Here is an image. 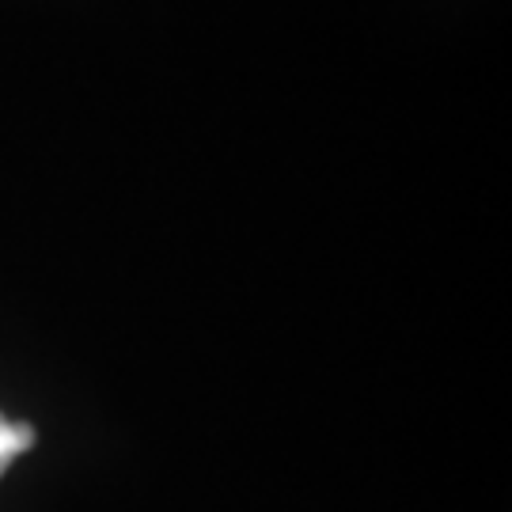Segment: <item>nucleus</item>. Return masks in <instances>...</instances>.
<instances>
[{
    "label": "nucleus",
    "mask_w": 512,
    "mask_h": 512,
    "mask_svg": "<svg viewBox=\"0 0 512 512\" xmlns=\"http://www.w3.org/2000/svg\"><path fill=\"white\" fill-rule=\"evenodd\" d=\"M35 444V429L31 425H23V421H8L0 418V475L12 467V459L19 452H27Z\"/></svg>",
    "instance_id": "nucleus-1"
}]
</instances>
